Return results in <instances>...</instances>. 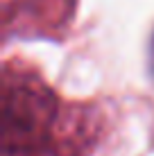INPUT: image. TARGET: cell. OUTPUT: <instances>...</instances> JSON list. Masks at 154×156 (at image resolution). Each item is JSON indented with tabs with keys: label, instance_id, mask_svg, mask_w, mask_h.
<instances>
[{
	"label": "cell",
	"instance_id": "obj_2",
	"mask_svg": "<svg viewBox=\"0 0 154 156\" xmlns=\"http://www.w3.org/2000/svg\"><path fill=\"white\" fill-rule=\"evenodd\" d=\"M150 68H152V75H154V41H152V52H150Z\"/></svg>",
	"mask_w": 154,
	"mask_h": 156
},
{
	"label": "cell",
	"instance_id": "obj_1",
	"mask_svg": "<svg viewBox=\"0 0 154 156\" xmlns=\"http://www.w3.org/2000/svg\"><path fill=\"white\" fill-rule=\"evenodd\" d=\"M59 102L39 77L5 70L2 82V156H79L52 136Z\"/></svg>",
	"mask_w": 154,
	"mask_h": 156
}]
</instances>
